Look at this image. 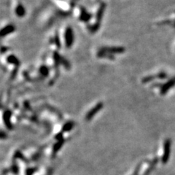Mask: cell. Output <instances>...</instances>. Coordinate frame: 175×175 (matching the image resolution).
<instances>
[{"instance_id": "obj_1", "label": "cell", "mask_w": 175, "mask_h": 175, "mask_svg": "<svg viewBox=\"0 0 175 175\" xmlns=\"http://www.w3.org/2000/svg\"><path fill=\"white\" fill-rule=\"evenodd\" d=\"M105 8H106V4H105V3H102V4H101L100 7H99V11H98L97 13L96 23L91 27V29H90L92 32H96V31L99 29V27H100L101 21H102V17H103L104 12H105Z\"/></svg>"}, {"instance_id": "obj_2", "label": "cell", "mask_w": 175, "mask_h": 175, "mask_svg": "<svg viewBox=\"0 0 175 175\" xmlns=\"http://www.w3.org/2000/svg\"><path fill=\"white\" fill-rule=\"evenodd\" d=\"M171 141L170 139H166L164 142V153L162 156V163L164 164H166L168 162L169 159L170 154H171Z\"/></svg>"}, {"instance_id": "obj_3", "label": "cell", "mask_w": 175, "mask_h": 175, "mask_svg": "<svg viewBox=\"0 0 175 175\" xmlns=\"http://www.w3.org/2000/svg\"><path fill=\"white\" fill-rule=\"evenodd\" d=\"M126 49L123 47H111V48H102V49L100 50V51L104 53H106L110 54V55H112V54H120L123 53L125 52Z\"/></svg>"}, {"instance_id": "obj_4", "label": "cell", "mask_w": 175, "mask_h": 175, "mask_svg": "<svg viewBox=\"0 0 175 175\" xmlns=\"http://www.w3.org/2000/svg\"><path fill=\"white\" fill-rule=\"evenodd\" d=\"M74 43V33L71 27H68L65 31V44L66 48H70Z\"/></svg>"}, {"instance_id": "obj_5", "label": "cell", "mask_w": 175, "mask_h": 175, "mask_svg": "<svg viewBox=\"0 0 175 175\" xmlns=\"http://www.w3.org/2000/svg\"><path fill=\"white\" fill-rule=\"evenodd\" d=\"M175 85V78H171L170 80H169L168 82L166 83L164 85H161V95H165L170 89L172 87H174Z\"/></svg>"}, {"instance_id": "obj_6", "label": "cell", "mask_w": 175, "mask_h": 175, "mask_svg": "<svg viewBox=\"0 0 175 175\" xmlns=\"http://www.w3.org/2000/svg\"><path fill=\"white\" fill-rule=\"evenodd\" d=\"M102 107H103V104H102V102L97 104V105H96V107H95L94 108H93V109L90 110V111L87 114V116H86L87 120H90V119L91 118V117H93L95 114H96V113H97L101 109H102Z\"/></svg>"}, {"instance_id": "obj_7", "label": "cell", "mask_w": 175, "mask_h": 175, "mask_svg": "<svg viewBox=\"0 0 175 175\" xmlns=\"http://www.w3.org/2000/svg\"><path fill=\"white\" fill-rule=\"evenodd\" d=\"M14 31H15L14 26L13 25L7 26H5L4 28H2V29L0 31V37H4V36L7 35V34L13 32Z\"/></svg>"}, {"instance_id": "obj_8", "label": "cell", "mask_w": 175, "mask_h": 175, "mask_svg": "<svg viewBox=\"0 0 175 175\" xmlns=\"http://www.w3.org/2000/svg\"><path fill=\"white\" fill-rule=\"evenodd\" d=\"M16 13L18 17H23V16H25L26 10L22 4H19L17 6V7H16Z\"/></svg>"}, {"instance_id": "obj_9", "label": "cell", "mask_w": 175, "mask_h": 175, "mask_svg": "<svg viewBox=\"0 0 175 175\" xmlns=\"http://www.w3.org/2000/svg\"><path fill=\"white\" fill-rule=\"evenodd\" d=\"M90 15L89 14V13H88L84 9H83L82 12H81V16H80L81 20H82L83 21L86 22L90 20Z\"/></svg>"}, {"instance_id": "obj_10", "label": "cell", "mask_w": 175, "mask_h": 175, "mask_svg": "<svg viewBox=\"0 0 175 175\" xmlns=\"http://www.w3.org/2000/svg\"><path fill=\"white\" fill-rule=\"evenodd\" d=\"M7 61H8L9 63H10V64H15V65L16 66H18L19 64H20L18 59L15 55H13L7 57Z\"/></svg>"}, {"instance_id": "obj_11", "label": "cell", "mask_w": 175, "mask_h": 175, "mask_svg": "<svg viewBox=\"0 0 175 175\" xmlns=\"http://www.w3.org/2000/svg\"><path fill=\"white\" fill-rule=\"evenodd\" d=\"M98 56L101 57V58H108L109 59L114 60V56L112 55H110V54L102 52V51H99V53H98Z\"/></svg>"}, {"instance_id": "obj_12", "label": "cell", "mask_w": 175, "mask_h": 175, "mask_svg": "<svg viewBox=\"0 0 175 175\" xmlns=\"http://www.w3.org/2000/svg\"><path fill=\"white\" fill-rule=\"evenodd\" d=\"M156 78H157L156 75H150V76L145 77V78H144L142 79V83H148L151 82L152 80L156 79Z\"/></svg>"}, {"instance_id": "obj_13", "label": "cell", "mask_w": 175, "mask_h": 175, "mask_svg": "<svg viewBox=\"0 0 175 175\" xmlns=\"http://www.w3.org/2000/svg\"><path fill=\"white\" fill-rule=\"evenodd\" d=\"M48 72H49V71H48V67H46L45 66H43L40 68V73H41V75H43V76H48Z\"/></svg>"}, {"instance_id": "obj_14", "label": "cell", "mask_w": 175, "mask_h": 175, "mask_svg": "<svg viewBox=\"0 0 175 175\" xmlns=\"http://www.w3.org/2000/svg\"><path fill=\"white\" fill-rule=\"evenodd\" d=\"M156 77H157V78H158V79L164 80V79H166V78H167V75H166V73H165V72H160V73L157 74Z\"/></svg>"}, {"instance_id": "obj_15", "label": "cell", "mask_w": 175, "mask_h": 175, "mask_svg": "<svg viewBox=\"0 0 175 175\" xmlns=\"http://www.w3.org/2000/svg\"><path fill=\"white\" fill-rule=\"evenodd\" d=\"M161 23H162L161 24H164V25L167 24V25L172 26L175 27V21H162Z\"/></svg>"}, {"instance_id": "obj_16", "label": "cell", "mask_w": 175, "mask_h": 175, "mask_svg": "<svg viewBox=\"0 0 175 175\" xmlns=\"http://www.w3.org/2000/svg\"><path fill=\"white\" fill-rule=\"evenodd\" d=\"M55 45H56L57 48H60V47H61V44H60L59 37H58V34H56V35L55 36Z\"/></svg>"}]
</instances>
